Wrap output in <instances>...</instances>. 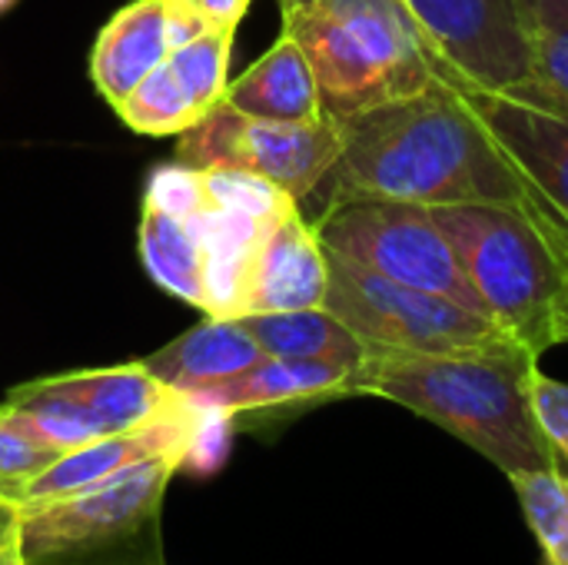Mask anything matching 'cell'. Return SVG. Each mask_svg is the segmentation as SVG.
Segmentation results:
<instances>
[{"mask_svg":"<svg viewBox=\"0 0 568 565\" xmlns=\"http://www.w3.org/2000/svg\"><path fill=\"white\" fill-rule=\"evenodd\" d=\"M310 223L329 253L393 283L449 296L489 316L429 206L403 200H349L316 213Z\"/></svg>","mask_w":568,"mask_h":565,"instance_id":"8992f818","label":"cell"},{"mask_svg":"<svg viewBox=\"0 0 568 565\" xmlns=\"http://www.w3.org/2000/svg\"><path fill=\"white\" fill-rule=\"evenodd\" d=\"M116 113L130 130H136L143 137H180L183 130H190L200 120V110L193 107V100L186 97L183 83L176 80V73L166 60L160 67H153L133 87V93L123 97Z\"/></svg>","mask_w":568,"mask_h":565,"instance_id":"7402d4cb","label":"cell"},{"mask_svg":"<svg viewBox=\"0 0 568 565\" xmlns=\"http://www.w3.org/2000/svg\"><path fill=\"white\" fill-rule=\"evenodd\" d=\"M173 473L176 456H153L80 493L17 506L23 563H70L136 536L156 519Z\"/></svg>","mask_w":568,"mask_h":565,"instance_id":"52a82bcc","label":"cell"},{"mask_svg":"<svg viewBox=\"0 0 568 565\" xmlns=\"http://www.w3.org/2000/svg\"><path fill=\"white\" fill-rule=\"evenodd\" d=\"M542 3H546V0H519V7H523V17L529 20V13H532L536 7H542Z\"/></svg>","mask_w":568,"mask_h":565,"instance_id":"d6a6232c","label":"cell"},{"mask_svg":"<svg viewBox=\"0 0 568 565\" xmlns=\"http://www.w3.org/2000/svg\"><path fill=\"white\" fill-rule=\"evenodd\" d=\"M33 386L47 393H60L87 406L106 433H130L140 430L180 406L183 396L166 390L143 363H123L110 370H83L63 376L33 380Z\"/></svg>","mask_w":568,"mask_h":565,"instance_id":"9a60e30c","label":"cell"},{"mask_svg":"<svg viewBox=\"0 0 568 565\" xmlns=\"http://www.w3.org/2000/svg\"><path fill=\"white\" fill-rule=\"evenodd\" d=\"M439 53V77L459 90H513L536 80L519 0H406Z\"/></svg>","mask_w":568,"mask_h":565,"instance_id":"9c48e42d","label":"cell"},{"mask_svg":"<svg viewBox=\"0 0 568 565\" xmlns=\"http://www.w3.org/2000/svg\"><path fill=\"white\" fill-rule=\"evenodd\" d=\"M166 57L163 0H133L103 23L90 53V77L97 93L116 110L123 97L133 93V87Z\"/></svg>","mask_w":568,"mask_h":565,"instance_id":"2e32d148","label":"cell"},{"mask_svg":"<svg viewBox=\"0 0 568 565\" xmlns=\"http://www.w3.org/2000/svg\"><path fill=\"white\" fill-rule=\"evenodd\" d=\"M200 3V10L216 23V27H240V20L246 17V10H250V3L253 0H196Z\"/></svg>","mask_w":568,"mask_h":565,"instance_id":"1f68e13d","label":"cell"},{"mask_svg":"<svg viewBox=\"0 0 568 565\" xmlns=\"http://www.w3.org/2000/svg\"><path fill=\"white\" fill-rule=\"evenodd\" d=\"M0 503H7V496H3V490H0Z\"/></svg>","mask_w":568,"mask_h":565,"instance_id":"e575fe53","label":"cell"},{"mask_svg":"<svg viewBox=\"0 0 568 565\" xmlns=\"http://www.w3.org/2000/svg\"><path fill=\"white\" fill-rule=\"evenodd\" d=\"M329 286L323 306L346 323L369 353H479L516 343L496 320L416 286L393 283L326 250Z\"/></svg>","mask_w":568,"mask_h":565,"instance_id":"5b68a950","label":"cell"},{"mask_svg":"<svg viewBox=\"0 0 568 565\" xmlns=\"http://www.w3.org/2000/svg\"><path fill=\"white\" fill-rule=\"evenodd\" d=\"M57 456H60V453L43 450V446L23 440L20 433L7 430V426L0 423V490H3V496H7V503H10V496H13L23 483H30L33 476H40Z\"/></svg>","mask_w":568,"mask_h":565,"instance_id":"83f0119b","label":"cell"},{"mask_svg":"<svg viewBox=\"0 0 568 565\" xmlns=\"http://www.w3.org/2000/svg\"><path fill=\"white\" fill-rule=\"evenodd\" d=\"M13 3H17V0H0V13H7V10H13Z\"/></svg>","mask_w":568,"mask_h":565,"instance_id":"836d02e7","label":"cell"},{"mask_svg":"<svg viewBox=\"0 0 568 565\" xmlns=\"http://www.w3.org/2000/svg\"><path fill=\"white\" fill-rule=\"evenodd\" d=\"M266 353L246 333L236 316H206L163 350L140 360L166 390L186 396L193 390L223 383L250 366H256Z\"/></svg>","mask_w":568,"mask_h":565,"instance_id":"5bb4252c","label":"cell"},{"mask_svg":"<svg viewBox=\"0 0 568 565\" xmlns=\"http://www.w3.org/2000/svg\"><path fill=\"white\" fill-rule=\"evenodd\" d=\"M266 356L286 360H329L346 366H363L369 350L363 340L339 323L326 306L283 310V313H246L236 316Z\"/></svg>","mask_w":568,"mask_h":565,"instance_id":"ac0fdd59","label":"cell"},{"mask_svg":"<svg viewBox=\"0 0 568 565\" xmlns=\"http://www.w3.org/2000/svg\"><path fill=\"white\" fill-rule=\"evenodd\" d=\"M336 127L339 157L313 190L320 213L349 200H403L419 206L539 203L466 93L446 80Z\"/></svg>","mask_w":568,"mask_h":565,"instance_id":"6da1fadb","label":"cell"},{"mask_svg":"<svg viewBox=\"0 0 568 565\" xmlns=\"http://www.w3.org/2000/svg\"><path fill=\"white\" fill-rule=\"evenodd\" d=\"M233 27H213L210 33L170 50L166 63L173 67L176 80L183 83L193 107L210 113L216 103H223L226 83H230V53H233Z\"/></svg>","mask_w":568,"mask_h":565,"instance_id":"603a6c76","label":"cell"},{"mask_svg":"<svg viewBox=\"0 0 568 565\" xmlns=\"http://www.w3.org/2000/svg\"><path fill=\"white\" fill-rule=\"evenodd\" d=\"M0 565H27L20 556V513L13 503H0Z\"/></svg>","mask_w":568,"mask_h":565,"instance_id":"4dcf8cb0","label":"cell"},{"mask_svg":"<svg viewBox=\"0 0 568 565\" xmlns=\"http://www.w3.org/2000/svg\"><path fill=\"white\" fill-rule=\"evenodd\" d=\"M230 436H233V416H226L220 410H200V420H196V430H193V440L186 446L180 470H186L193 476L216 473L230 453Z\"/></svg>","mask_w":568,"mask_h":565,"instance_id":"4316f807","label":"cell"},{"mask_svg":"<svg viewBox=\"0 0 568 565\" xmlns=\"http://www.w3.org/2000/svg\"><path fill=\"white\" fill-rule=\"evenodd\" d=\"M163 20H166V43L170 50L210 33L216 23L200 10L196 0H163Z\"/></svg>","mask_w":568,"mask_h":565,"instance_id":"f546056e","label":"cell"},{"mask_svg":"<svg viewBox=\"0 0 568 565\" xmlns=\"http://www.w3.org/2000/svg\"><path fill=\"white\" fill-rule=\"evenodd\" d=\"M536 77L568 97V0H546L526 20Z\"/></svg>","mask_w":568,"mask_h":565,"instance_id":"d4e9b609","label":"cell"},{"mask_svg":"<svg viewBox=\"0 0 568 565\" xmlns=\"http://www.w3.org/2000/svg\"><path fill=\"white\" fill-rule=\"evenodd\" d=\"M223 103L256 120L280 123H313L326 120L320 107L316 77L300 43L286 33L240 77L226 83Z\"/></svg>","mask_w":568,"mask_h":565,"instance_id":"e0dca14e","label":"cell"},{"mask_svg":"<svg viewBox=\"0 0 568 565\" xmlns=\"http://www.w3.org/2000/svg\"><path fill=\"white\" fill-rule=\"evenodd\" d=\"M280 10L283 33L310 60L329 123L416 97L443 80L439 53L406 0H280Z\"/></svg>","mask_w":568,"mask_h":565,"instance_id":"277c9868","label":"cell"},{"mask_svg":"<svg viewBox=\"0 0 568 565\" xmlns=\"http://www.w3.org/2000/svg\"><path fill=\"white\" fill-rule=\"evenodd\" d=\"M529 396H532V413H536L546 440L552 443L559 460L568 463V383L546 376L536 366L532 380H529Z\"/></svg>","mask_w":568,"mask_h":565,"instance_id":"f1b7e54d","label":"cell"},{"mask_svg":"<svg viewBox=\"0 0 568 565\" xmlns=\"http://www.w3.org/2000/svg\"><path fill=\"white\" fill-rule=\"evenodd\" d=\"M489 316L529 353L568 340V230L539 203L429 206Z\"/></svg>","mask_w":568,"mask_h":565,"instance_id":"3957f363","label":"cell"},{"mask_svg":"<svg viewBox=\"0 0 568 565\" xmlns=\"http://www.w3.org/2000/svg\"><path fill=\"white\" fill-rule=\"evenodd\" d=\"M339 157V127L329 120L280 123L243 117L216 103L176 140V160L193 170H243L256 173L296 203H306Z\"/></svg>","mask_w":568,"mask_h":565,"instance_id":"ba28073f","label":"cell"},{"mask_svg":"<svg viewBox=\"0 0 568 565\" xmlns=\"http://www.w3.org/2000/svg\"><path fill=\"white\" fill-rule=\"evenodd\" d=\"M143 206H156V210H166L176 216H196L200 210H206L200 170H193L186 163L160 167L146 183Z\"/></svg>","mask_w":568,"mask_h":565,"instance_id":"484cf974","label":"cell"},{"mask_svg":"<svg viewBox=\"0 0 568 565\" xmlns=\"http://www.w3.org/2000/svg\"><path fill=\"white\" fill-rule=\"evenodd\" d=\"M566 343H568V340H566Z\"/></svg>","mask_w":568,"mask_h":565,"instance_id":"d590c367","label":"cell"},{"mask_svg":"<svg viewBox=\"0 0 568 565\" xmlns=\"http://www.w3.org/2000/svg\"><path fill=\"white\" fill-rule=\"evenodd\" d=\"M526 526L532 529L542 565H568V473L529 470L509 476Z\"/></svg>","mask_w":568,"mask_h":565,"instance_id":"44dd1931","label":"cell"},{"mask_svg":"<svg viewBox=\"0 0 568 565\" xmlns=\"http://www.w3.org/2000/svg\"><path fill=\"white\" fill-rule=\"evenodd\" d=\"M200 410L190 406L186 400H180V406L140 430L130 433H110L100 436L93 443H83L63 456H57L40 476H33L30 483H23L10 503L13 506H30V503H47L57 496H70L80 493L87 486H97L110 476H116L120 470L153 460V456H176L183 463L186 446L193 440Z\"/></svg>","mask_w":568,"mask_h":565,"instance_id":"8fae6325","label":"cell"},{"mask_svg":"<svg viewBox=\"0 0 568 565\" xmlns=\"http://www.w3.org/2000/svg\"><path fill=\"white\" fill-rule=\"evenodd\" d=\"M539 356L526 346L479 353H369L353 396H383L436 423L506 476L562 470L529 396Z\"/></svg>","mask_w":568,"mask_h":565,"instance_id":"7a4b0ae2","label":"cell"},{"mask_svg":"<svg viewBox=\"0 0 568 565\" xmlns=\"http://www.w3.org/2000/svg\"><path fill=\"white\" fill-rule=\"evenodd\" d=\"M353 380H356V366H346V363L263 356L256 366H250L223 383L193 390L183 400L200 410H220L226 416H243V413L313 406V403L353 396Z\"/></svg>","mask_w":568,"mask_h":565,"instance_id":"4fadbf2b","label":"cell"},{"mask_svg":"<svg viewBox=\"0 0 568 565\" xmlns=\"http://www.w3.org/2000/svg\"><path fill=\"white\" fill-rule=\"evenodd\" d=\"M200 180H203L206 206L240 213V216H250L260 223H273L283 213H290L293 206H300L286 190H280L276 183H270L256 173L213 167V170H200Z\"/></svg>","mask_w":568,"mask_h":565,"instance_id":"cb8c5ba5","label":"cell"},{"mask_svg":"<svg viewBox=\"0 0 568 565\" xmlns=\"http://www.w3.org/2000/svg\"><path fill=\"white\" fill-rule=\"evenodd\" d=\"M539 203L568 230V97L546 80L513 90H463Z\"/></svg>","mask_w":568,"mask_h":565,"instance_id":"30bf717a","label":"cell"},{"mask_svg":"<svg viewBox=\"0 0 568 565\" xmlns=\"http://www.w3.org/2000/svg\"><path fill=\"white\" fill-rule=\"evenodd\" d=\"M329 286V260L303 206H293L266 226L243 296V313H283L323 306Z\"/></svg>","mask_w":568,"mask_h":565,"instance_id":"7c38bea8","label":"cell"},{"mask_svg":"<svg viewBox=\"0 0 568 565\" xmlns=\"http://www.w3.org/2000/svg\"><path fill=\"white\" fill-rule=\"evenodd\" d=\"M140 260L160 290L206 313L203 243L193 216H176L156 206H143Z\"/></svg>","mask_w":568,"mask_h":565,"instance_id":"d6986e66","label":"cell"},{"mask_svg":"<svg viewBox=\"0 0 568 565\" xmlns=\"http://www.w3.org/2000/svg\"><path fill=\"white\" fill-rule=\"evenodd\" d=\"M0 423L23 440L53 450V453H70L83 443H93L100 436H110L103 423L80 406L77 400H67L60 393H47L33 383H23L10 390L7 403L0 406Z\"/></svg>","mask_w":568,"mask_h":565,"instance_id":"ffe728a7","label":"cell"}]
</instances>
